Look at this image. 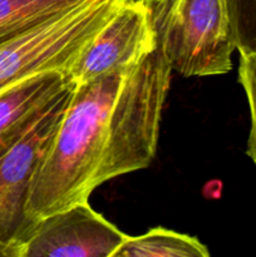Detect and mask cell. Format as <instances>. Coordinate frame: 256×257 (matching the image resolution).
<instances>
[{
  "mask_svg": "<svg viewBox=\"0 0 256 257\" xmlns=\"http://www.w3.org/2000/svg\"><path fill=\"white\" fill-rule=\"evenodd\" d=\"M238 82L243 88L250 110V133L246 153L256 165V53L240 55Z\"/></svg>",
  "mask_w": 256,
  "mask_h": 257,
  "instance_id": "obj_11",
  "label": "cell"
},
{
  "mask_svg": "<svg viewBox=\"0 0 256 257\" xmlns=\"http://www.w3.org/2000/svg\"><path fill=\"white\" fill-rule=\"evenodd\" d=\"M155 0H125L67 70L79 85L137 64L157 48Z\"/></svg>",
  "mask_w": 256,
  "mask_h": 257,
  "instance_id": "obj_5",
  "label": "cell"
},
{
  "mask_svg": "<svg viewBox=\"0 0 256 257\" xmlns=\"http://www.w3.org/2000/svg\"><path fill=\"white\" fill-rule=\"evenodd\" d=\"M210 251L198 238L163 227L140 236H125L112 257H208Z\"/></svg>",
  "mask_w": 256,
  "mask_h": 257,
  "instance_id": "obj_8",
  "label": "cell"
},
{
  "mask_svg": "<svg viewBox=\"0 0 256 257\" xmlns=\"http://www.w3.org/2000/svg\"><path fill=\"white\" fill-rule=\"evenodd\" d=\"M125 236L88 201L35 222L14 257H112Z\"/></svg>",
  "mask_w": 256,
  "mask_h": 257,
  "instance_id": "obj_6",
  "label": "cell"
},
{
  "mask_svg": "<svg viewBox=\"0 0 256 257\" xmlns=\"http://www.w3.org/2000/svg\"><path fill=\"white\" fill-rule=\"evenodd\" d=\"M72 83L63 72H48L0 92V155L9 150L50 103Z\"/></svg>",
  "mask_w": 256,
  "mask_h": 257,
  "instance_id": "obj_7",
  "label": "cell"
},
{
  "mask_svg": "<svg viewBox=\"0 0 256 257\" xmlns=\"http://www.w3.org/2000/svg\"><path fill=\"white\" fill-rule=\"evenodd\" d=\"M85 0H0V44Z\"/></svg>",
  "mask_w": 256,
  "mask_h": 257,
  "instance_id": "obj_9",
  "label": "cell"
},
{
  "mask_svg": "<svg viewBox=\"0 0 256 257\" xmlns=\"http://www.w3.org/2000/svg\"><path fill=\"white\" fill-rule=\"evenodd\" d=\"M153 23L173 72L212 77L232 69L236 43L226 0H155Z\"/></svg>",
  "mask_w": 256,
  "mask_h": 257,
  "instance_id": "obj_2",
  "label": "cell"
},
{
  "mask_svg": "<svg viewBox=\"0 0 256 257\" xmlns=\"http://www.w3.org/2000/svg\"><path fill=\"white\" fill-rule=\"evenodd\" d=\"M125 0H85L0 44V92L48 72L67 73Z\"/></svg>",
  "mask_w": 256,
  "mask_h": 257,
  "instance_id": "obj_3",
  "label": "cell"
},
{
  "mask_svg": "<svg viewBox=\"0 0 256 257\" xmlns=\"http://www.w3.org/2000/svg\"><path fill=\"white\" fill-rule=\"evenodd\" d=\"M74 84L65 88L49 107L25 131L24 135L0 155V245L7 246L9 257L27 232L28 195L33 176L47 151Z\"/></svg>",
  "mask_w": 256,
  "mask_h": 257,
  "instance_id": "obj_4",
  "label": "cell"
},
{
  "mask_svg": "<svg viewBox=\"0 0 256 257\" xmlns=\"http://www.w3.org/2000/svg\"><path fill=\"white\" fill-rule=\"evenodd\" d=\"M172 72L157 44L128 69L74 85L30 183L24 237L39 220L88 202L103 183L151 165Z\"/></svg>",
  "mask_w": 256,
  "mask_h": 257,
  "instance_id": "obj_1",
  "label": "cell"
},
{
  "mask_svg": "<svg viewBox=\"0 0 256 257\" xmlns=\"http://www.w3.org/2000/svg\"><path fill=\"white\" fill-rule=\"evenodd\" d=\"M236 50L240 55L256 53V0H226Z\"/></svg>",
  "mask_w": 256,
  "mask_h": 257,
  "instance_id": "obj_10",
  "label": "cell"
},
{
  "mask_svg": "<svg viewBox=\"0 0 256 257\" xmlns=\"http://www.w3.org/2000/svg\"><path fill=\"white\" fill-rule=\"evenodd\" d=\"M0 256H2V257H9V250H8L7 246L0 245Z\"/></svg>",
  "mask_w": 256,
  "mask_h": 257,
  "instance_id": "obj_12",
  "label": "cell"
}]
</instances>
